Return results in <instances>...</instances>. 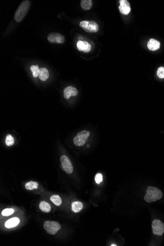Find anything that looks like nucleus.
<instances>
[{"label": "nucleus", "instance_id": "4468645a", "mask_svg": "<svg viewBox=\"0 0 164 246\" xmlns=\"http://www.w3.org/2000/svg\"><path fill=\"white\" fill-rule=\"evenodd\" d=\"M81 6L83 10H90L93 7V1L91 0H82L81 1Z\"/></svg>", "mask_w": 164, "mask_h": 246}, {"label": "nucleus", "instance_id": "f8f14e48", "mask_svg": "<svg viewBox=\"0 0 164 246\" xmlns=\"http://www.w3.org/2000/svg\"><path fill=\"white\" fill-rule=\"evenodd\" d=\"M19 223H20V220L18 218L14 217V218L9 219L7 221H5V228H14V227L17 226V225H18Z\"/></svg>", "mask_w": 164, "mask_h": 246}, {"label": "nucleus", "instance_id": "4be33fe9", "mask_svg": "<svg viewBox=\"0 0 164 246\" xmlns=\"http://www.w3.org/2000/svg\"><path fill=\"white\" fill-rule=\"evenodd\" d=\"M157 75L158 77L160 79H164V67H160L158 68L157 71Z\"/></svg>", "mask_w": 164, "mask_h": 246}, {"label": "nucleus", "instance_id": "9d476101", "mask_svg": "<svg viewBox=\"0 0 164 246\" xmlns=\"http://www.w3.org/2000/svg\"><path fill=\"white\" fill-rule=\"evenodd\" d=\"M63 93L64 97L66 99H68L71 96H75L78 95V91L74 87L69 86L65 88Z\"/></svg>", "mask_w": 164, "mask_h": 246}, {"label": "nucleus", "instance_id": "ddd939ff", "mask_svg": "<svg viewBox=\"0 0 164 246\" xmlns=\"http://www.w3.org/2000/svg\"><path fill=\"white\" fill-rule=\"evenodd\" d=\"M49 76V73L46 68H40L39 70L38 77L42 81H46Z\"/></svg>", "mask_w": 164, "mask_h": 246}, {"label": "nucleus", "instance_id": "5701e85b", "mask_svg": "<svg viewBox=\"0 0 164 246\" xmlns=\"http://www.w3.org/2000/svg\"><path fill=\"white\" fill-rule=\"evenodd\" d=\"M84 46H85L84 42L81 41V40L78 41V42L77 43V48H78V49L79 51H83L84 48Z\"/></svg>", "mask_w": 164, "mask_h": 246}, {"label": "nucleus", "instance_id": "f3484780", "mask_svg": "<svg viewBox=\"0 0 164 246\" xmlns=\"http://www.w3.org/2000/svg\"><path fill=\"white\" fill-rule=\"evenodd\" d=\"M38 183L37 182L31 181L27 182L25 184V188L27 190H33L37 189L38 188Z\"/></svg>", "mask_w": 164, "mask_h": 246}, {"label": "nucleus", "instance_id": "aec40b11", "mask_svg": "<svg viewBox=\"0 0 164 246\" xmlns=\"http://www.w3.org/2000/svg\"><path fill=\"white\" fill-rule=\"evenodd\" d=\"M14 142V138L12 135H7L5 139V144L7 146H12Z\"/></svg>", "mask_w": 164, "mask_h": 246}, {"label": "nucleus", "instance_id": "20e7f679", "mask_svg": "<svg viewBox=\"0 0 164 246\" xmlns=\"http://www.w3.org/2000/svg\"><path fill=\"white\" fill-rule=\"evenodd\" d=\"M44 228L48 234L55 235L61 228V226L56 221H46L44 223Z\"/></svg>", "mask_w": 164, "mask_h": 246}, {"label": "nucleus", "instance_id": "2eb2a0df", "mask_svg": "<svg viewBox=\"0 0 164 246\" xmlns=\"http://www.w3.org/2000/svg\"><path fill=\"white\" fill-rule=\"evenodd\" d=\"M83 205L81 202H74L72 203L71 209L75 213H78L83 209Z\"/></svg>", "mask_w": 164, "mask_h": 246}, {"label": "nucleus", "instance_id": "b1692460", "mask_svg": "<svg viewBox=\"0 0 164 246\" xmlns=\"http://www.w3.org/2000/svg\"><path fill=\"white\" fill-rule=\"evenodd\" d=\"M95 180L97 184H99L103 180V176L101 174H97L95 176Z\"/></svg>", "mask_w": 164, "mask_h": 246}, {"label": "nucleus", "instance_id": "7ed1b4c3", "mask_svg": "<svg viewBox=\"0 0 164 246\" xmlns=\"http://www.w3.org/2000/svg\"><path fill=\"white\" fill-rule=\"evenodd\" d=\"M80 26L88 33H96L99 30V26L94 21H82L80 23Z\"/></svg>", "mask_w": 164, "mask_h": 246}, {"label": "nucleus", "instance_id": "a878e982", "mask_svg": "<svg viewBox=\"0 0 164 246\" xmlns=\"http://www.w3.org/2000/svg\"><path fill=\"white\" fill-rule=\"evenodd\" d=\"M111 246H116V245H111Z\"/></svg>", "mask_w": 164, "mask_h": 246}, {"label": "nucleus", "instance_id": "dca6fc26", "mask_svg": "<svg viewBox=\"0 0 164 246\" xmlns=\"http://www.w3.org/2000/svg\"><path fill=\"white\" fill-rule=\"evenodd\" d=\"M39 207L40 209L42 210V211L45 213H49L51 211V209L50 205L45 201L40 202Z\"/></svg>", "mask_w": 164, "mask_h": 246}, {"label": "nucleus", "instance_id": "412c9836", "mask_svg": "<svg viewBox=\"0 0 164 246\" xmlns=\"http://www.w3.org/2000/svg\"><path fill=\"white\" fill-rule=\"evenodd\" d=\"M14 213V210L12 208H7L2 211V214L3 216H8Z\"/></svg>", "mask_w": 164, "mask_h": 246}, {"label": "nucleus", "instance_id": "6ab92c4d", "mask_svg": "<svg viewBox=\"0 0 164 246\" xmlns=\"http://www.w3.org/2000/svg\"><path fill=\"white\" fill-rule=\"evenodd\" d=\"M31 70L32 71V74L33 75V77H37L38 76L39 74V68L37 65H32L30 67Z\"/></svg>", "mask_w": 164, "mask_h": 246}, {"label": "nucleus", "instance_id": "1a4fd4ad", "mask_svg": "<svg viewBox=\"0 0 164 246\" xmlns=\"http://www.w3.org/2000/svg\"><path fill=\"white\" fill-rule=\"evenodd\" d=\"M120 5L118 7L119 12L123 15H128L131 12V7L129 2L127 0L119 1Z\"/></svg>", "mask_w": 164, "mask_h": 246}, {"label": "nucleus", "instance_id": "f03ea898", "mask_svg": "<svg viewBox=\"0 0 164 246\" xmlns=\"http://www.w3.org/2000/svg\"><path fill=\"white\" fill-rule=\"evenodd\" d=\"M162 197L163 194L161 190L154 187L148 186L144 199L146 202L150 203L160 200Z\"/></svg>", "mask_w": 164, "mask_h": 246}, {"label": "nucleus", "instance_id": "6e6552de", "mask_svg": "<svg viewBox=\"0 0 164 246\" xmlns=\"http://www.w3.org/2000/svg\"><path fill=\"white\" fill-rule=\"evenodd\" d=\"M48 42L51 43H61L63 44L65 41V36L61 33H52L47 36Z\"/></svg>", "mask_w": 164, "mask_h": 246}, {"label": "nucleus", "instance_id": "f257e3e1", "mask_svg": "<svg viewBox=\"0 0 164 246\" xmlns=\"http://www.w3.org/2000/svg\"><path fill=\"white\" fill-rule=\"evenodd\" d=\"M31 7L29 1H24L20 3L14 14V20L17 22H20L23 20Z\"/></svg>", "mask_w": 164, "mask_h": 246}, {"label": "nucleus", "instance_id": "393cba45", "mask_svg": "<svg viewBox=\"0 0 164 246\" xmlns=\"http://www.w3.org/2000/svg\"><path fill=\"white\" fill-rule=\"evenodd\" d=\"M84 43H85V46L83 50V52H84L85 53H88V52H90L91 50V45L88 43V42H85L84 41Z\"/></svg>", "mask_w": 164, "mask_h": 246}, {"label": "nucleus", "instance_id": "39448f33", "mask_svg": "<svg viewBox=\"0 0 164 246\" xmlns=\"http://www.w3.org/2000/svg\"><path fill=\"white\" fill-rule=\"evenodd\" d=\"M90 135V132L88 131L84 130L79 132L73 139L74 144L78 147L84 145L89 137Z\"/></svg>", "mask_w": 164, "mask_h": 246}, {"label": "nucleus", "instance_id": "a211bd4d", "mask_svg": "<svg viewBox=\"0 0 164 246\" xmlns=\"http://www.w3.org/2000/svg\"><path fill=\"white\" fill-rule=\"evenodd\" d=\"M50 200L56 206H60L62 203L61 198L58 195H53L50 198Z\"/></svg>", "mask_w": 164, "mask_h": 246}, {"label": "nucleus", "instance_id": "423d86ee", "mask_svg": "<svg viewBox=\"0 0 164 246\" xmlns=\"http://www.w3.org/2000/svg\"><path fill=\"white\" fill-rule=\"evenodd\" d=\"M61 167L63 171L68 174H71L73 172V167L69 159L65 155L61 156Z\"/></svg>", "mask_w": 164, "mask_h": 246}, {"label": "nucleus", "instance_id": "0eeeda50", "mask_svg": "<svg viewBox=\"0 0 164 246\" xmlns=\"http://www.w3.org/2000/svg\"><path fill=\"white\" fill-rule=\"evenodd\" d=\"M152 229L154 234L161 236L164 232V224L160 220H154L152 223Z\"/></svg>", "mask_w": 164, "mask_h": 246}, {"label": "nucleus", "instance_id": "9b49d317", "mask_svg": "<svg viewBox=\"0 0 164 246\" xmlns=\"http://www.w3.org/2000/svg\"><path fill=\"white\" fill-rule=\"evenodd\" d=\"M160 47V43L157 40L151 38L148 42V48L149 50L155 51Z\"/></svg>", "mask_w": 164, "mask_h": 246}]
</instances>
